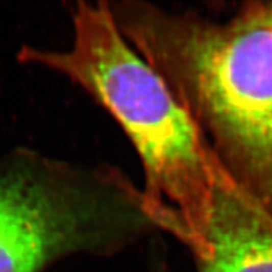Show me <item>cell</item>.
<instances>
[{
  "label": "cell",
  "mask_w": 272,
  "mask_h": 272,
  "mask_svg": "<svg viewBox=\"0 0 272 272\" xmlns=\"http://www.w3.org/2000/svg\"><path fill=\"white\" fill-rule=\"evenodd\" d=\"M110 8L223 168L272 213V3L223 21L146 3Z\"/></svg>",
  "instance_id": "cell-1"
},
{
  "label": "cell",
  "mask_w": 272,
  "mask_h": 272,
  "mask_svg": "<svg viewBox=\"0 0 272 272\" xmlns=\"http://www.w3.org/2000/svg\"><path fill=\"white\" fill-rule=\"evenodd\" d=\"M72 20L69 50L26 45L18 59L64 75L111 114L141 160L142 207L152 225L193 249L208 225L219 160L163 77L121 33L109 3H77Z\"/></svg>",
  "instance_id": "cell-2"
},
{
  "label": "cell",
  "mask_w": 272,
  "mask_h": 272,
  "mask_svg": "<svg viewBox=\"0 0 272 272\" xmlns=\"http://www.w3.org/2000/svg\"><path fill=\"white\" fill-rule=\"evenodd\" d=\"M149 226L141 192L118 171L31 150L0 161V272H43L64 256L114 252Z\"/></svg>",
  "instance_id": "cell-3"
},
{
  "label": "cell",
  "mask_w": 272,
  "mask_h": 272,
  "mask_svg": "<svg viewBox=\"0 0 272 272\" xmlns=\"http://www.w3.org/2000/svg\"><path fill=\"white\" fill-rule=\"evenodd\" d=\"M190 252L198 272H272V213L222 165L208 225Z\"/></svg>",
  "instance_id": "cell-4"
}]
</instances>
